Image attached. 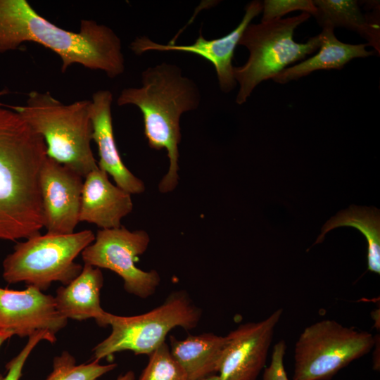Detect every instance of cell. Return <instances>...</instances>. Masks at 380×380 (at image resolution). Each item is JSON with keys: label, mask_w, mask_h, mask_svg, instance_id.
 Here are the masks:
<instances>
[{"label": "cell", "mask_w": 380, "mask_h": 380, "mask_svg": "<svg viewBox=\"0 0 380 380\" xmlns=\"http://www.w3.org/2000/svg\"><path fill=\"white\" fill-rule=\"evenodd\" d=\"M314 17L323 28L344 27L357 33L380 53V27L377 14L364 15L355 0H315Z\"/></svg>", "instance_id": "cell-19"}, {"label": "cell", "mask_w": 380, "mask_h": 380, "mask_svg": "<svg viewBox=\"0 0 380 380\" xmlns=\"http://www.w3.org/2000/svg\"><path fill=\"white\" fill-rule=\"evenodd\" d=\"M227 337L213 333L189 335L184 340L170 336V351L187 380H201L217 372Z\"/></svg>", "instance_id": "cell-18"}, {"label": "cell", "mask_w": 380, "mask_h": 380, "mask_svg": "<svg viewBox=\"0 0 380 380\" xmlns=\"http://www.w3.org/2000/svg\"><path fill=\"white\" fill-rule=\"evenodd\" d=\"M95 239L85 229L66 235L37 234L18 242L3 261V278L8 284L24 282L42 291L55 281L68 285L82 272L75 258Z\"/></svg>", "instance_id": "cell-6"}, {"label": "cell", "mask_w": 380, "mask_h": 380, "mask_svg": "<svg viewBox=\"0 0 380 380\" xmlns=\"http://www.w3.org/2000/svg\"><path fill=\"white\" fill-rule=\"evenodd\" d=\"M132 209L131 194L113 184L106 172L98 167L84 177L80 222L96 224L101 229L118 228Z\"/></svg>", "instance_id": "cell-15"}, {"label": "cell", "mask_w": 380, "mask_h": 380, "mask_svg": "<svg viewBox=\"0 0 380 380\" xmlns=\"http://www.w3.org/2000/svg\"><path fill=\"white\" fill-rule=\"evenodd\" d=\"M286 344L284 340L273 347L271 362L263 372L262 380H289L284 365Z\"/></svg>", "instance_id": "cell-25"}, {"label": "cell", "mask_w": 380, "mask_h": 380, "mask_svg": "<svg viewBox=\"0 0 380 380\" xmlns=\"http://www.w3.org/2000/svg\"><path fill=\"white\" fill-rule=\"evenodd\" d=\"M42 341L53 343L56 341V335L46 331H37L29 336L23 348L6 365L7 374L4 380H20L27 359L34 348Z\"/></svg>", "instance_id": "cell-24"}, {"label": "cell", "mask_w": 380, "mask_h": 380, "mask_svg": "<svg viewBox=\"0 0 380 380\" xmlns=\"http://www.w3.org/2000/svg\"><path fill=\"white\" fill-rule=\"evenodd\" d=\"M374 348L373 353V369L376 371L380 370V362H379V353H377V351L379 350V336H375V343L373 347Z\"/></svg>", "instance_id": "cell-26"}, {"label": "cell", "mask_w": 380, "mask_h": 380, "mask_svg": "<svg viewBox=\"0 0 380 380\" xmlns=\"http://www.w3.org/2000/svg\"><path fill=\"white\" fill-rule=\"evenodd\" d=\"M84 178L46 158L40 171L39 186L46 233H74L80 222Z\"/></svg>", "instance_id": "cell-11"}, {"label": "cell", "mask_w": 380, "mask_h": 380, "mask_svg": "<svg viewBox=\"0 0 380 380\" xmlns=\"http://www.w3.org/2000/svg\"><path fill=\"white\" fill-rule=\"evenodd\" d=\"M310 16L302 12L286 18L250 23L246 27L239 45L248 50L249 56L243 65L234 68V78L239 85L236 97L237 104L244 103L262 82L272 79L289 65L318 50L319 34L305 43L293 39L296 29Z\"/></svg>", "instance_id": "cell-5"}, {"label": "cell", "mask_w": 380, "mask_h": 380, "mask_svg": "<svg viewBox=\"0 0 380 380\" xmlns=\"http://www.w3.org/2000/svg\"><path fill=\"white\" fill-rule=\"evenodd\" d=\"M329 27L322 28L320 34L319 51L308 59L288 67L276 75L273 81L286 84L299 80L312 72L320 70H341L349 61L356 58H365L374 55L375 51H367V43L360 44H346L338 40Z\"/></svg>", "instance_id": "cell-17"}, {"label": "cell", "mask_w": 380, "mask_h": 380, "mask_svg": "<svg viewBox=\"0 0 380 380\" xmlns=\"http://www.w3.org/2000/svg\"><path fill=\"white\" fill-rule=\"evenodd\" d=\"M201 315V310L184 291L172 292L163 304L144 314L124 317L108 312L106 322L112 331L94 347L93 358L99 361L125 350L149 355L172 329L195 328Z\"/></svg>", "instance_id": "cell-7"}, {"label": "cell", "mask_w": 380, "mask_h": 380, "mask_svg": "<svg viewBox=\"0 0 380 380\" xmlns=\"http://www.w3.org/2000/svg\"><path fill=\"white\" fill-rule=\"evenodd\" d=\"M91 100L65 104L46 92L32 91L23 106H11L44 139L46 156L84 179L98 168L91 142Z\"/></svg>", "instance_id": "cell-4"}, {"label": "cell", "mask_w": 380, "mask_h": 380, "mask_svg": "<svg viewBox=\"0 0 380 380\" xmlns=\"http://www.w3.org/2000/svg\"><path fill=\"white\" fill-rule=\"evenodd\" d=\"M283 314L279 308L267 318L241 324L227 337L217 372L220 380H256L265 365L275 328Z\"/></svg>", "instance_id": "cell-10"}, {"label": "cell", "mask_w": 380, "mask_h": 380, "mask_svg": "<svg viewBox=\"0 0 380 380\" xmlns=\"http://www.w3.org/2000/svg\"><path fill=\"white\" fill-rule=\"evenodd\" d=\"M101 270L84 264L81 273L70 284L60 286L54 296L58 312L66 319L83 321L94 318L100 327H107L108 312L101 306L103 285Z\"/></svg>", "instance_id": "cell-16"}, {"label": "cell", "mask_w": 380, "mask_h": 380, "mask_svg": "<svg viewBox=\"0 0 380 380\" xmlns=\"http://www.w3.org/2000/svg\"><path fill=\"white\" fill-rule=\"evenodd\" d=\"M24 42L37 43L57 54L63 72L74 64L110 78L125 70L120 39L109 27L84 19L78 32L66 30L39 15L27 0H0V53Z\"/></svg>", "instance_id": "cell-2"}, {"label": "cell", "mask_w": 380, "mask_h": 380, "mask_svg": "<svg viewBox=\"0 0 380 380\" xmlns=\"http://www.w3.org/2000/svg\"><path fill=\"white\" fill-rule=\"evenodd\" d=\"M4 93H5V91L0 92V95L4 94Z\"/></svg>", "instance_id": "cell-30"}, {"label": "cell", "mask_w": 380, "mask_h": 380, "mask_svg": "<svg viewBox=\"0 0 380 380\" xmlns=\"http://www.w3.org/2000/svg\"><path fill=\"white\" fill-rule=\"evenodd\" d=\"M13 336H14V334L11 331L0 329V347L6 341L11 338ZM4 377L0 374V380H4Z\"/></svg>", "instance_id": "cell-27"}, {"label": "cell", "mask_w": 380, "mask_h": 380, "mask_svg": "<svg viewBox=\"0 0 380 380\" xmlns=\"http://www.w3.org/2000/svg\"><path fill=\"white\" fill-rule=\"evenodd\" d=\"M375 343L371 333L323 319L304 329L294 350L293 380H330Z\"/></svg>", "instance_id": "cell-8"}, {"label": "cell", "mask_w": 380, "mask_h": 380, "mask_svg": "<svg viewBox=\"0 0 380 380\" xmlns=\"http://www.w3.org/2000/svg\"><path fill=\"white\" fill-rule=\"evenodd\" d=\"M113 94L108 90H99L92 96L90 118L92 141L98 148V167L110 175L115 184L132 194L145 191L144 183L124 164L115 140L111 106Z\"/></svg>", "instance_id": "cell-14"}, {"label": "cell", "mask_w": 380, "mask_h": 380, "mask_svg": "<svg viewBox=\"0 0 380 380\" xmlns=\"http://www.w3.org/2000/svg\"><path fill=\"white\" fill-rule=\"evenodd\" d=\"M150 243L144 230L129 231L124 226L97 231L94 241L82 252L84 264L111 270L124 281L125 290L141 298L153 295L160 284L157 271H144L135 262Z\"/></svg>", "instance_id": "cell-9"}, {"label": "cell", "mask_w": 380, "mask_h": 380, "mask_svg": "<svg viewBox=\"0 0 380 380\" xmlns=\"http://www.w3.org/2000/svg\"><path fill=\"white\" fill-rule=\"evenodd\" d=\"M0 103V240L39 234L44 217L39 175L47 158L43 138Z\"/></svg>", "instance_id": "cell-1"}, {"label": "cell", "mask_w": 380, "mask_h": 380, "mask_svg": "<svg viewBox=\"0 0 380 380\" xmlns=\"http://www.w3.org/2000/svg\"><path fill=\"white\" fill-rule=\"evenodd\" d=\"M141 82V87L122 89L117 103L137 106L142 113L149 146L166 150L169 168L158 188L160 191L167 193L178 184L181 116L198 107L201 94L196 84L183 76L179 67L165 62L144 70Z\"/></svg>", "instance_id": "cell-3"}, {"label": "cell", "mask_w": 380, "mask_h": 380, "mask_svg": "<svg viewBox=\"0 0 380 380\" xmlns=\"http://www.w3.org/2000/svg\"><path fill=\"white\" fill-rule=\"evenodd\" d=\"M56 309L54 296L27 286L24 290L0 287V329L19 337L46 331L56 335L68 323Z\"/></svg>", "instance_id": "cell-13"}, {"label": "cell", "mask_w": 380, "mask_h": 380, "mask_svg": "<svg viewBox=\"0 0 380 380\" xmlns=\"http://www.w3.org/2000/svg\"><path fill=\"white\" fill-rule=\"evenodd\" d=\"M117 364L101 365L99 360L77 365L75 358L63 351L53 360V370L46 380H96L113 370Z\"/></svg>", "instance_id": "cell-21"}, {"label": "cell", "mask_w": 380, "mask_h": 380, "mask_svg": "<svg viewBox=\"0 0 380 380\" xmlns=\"http://www.w3.org/2000/svg\"><path fill=\"white\" fill-rule=\"evenodd\" d=\"M148 356V365L139 380H187L184 371L171 355L165 341Z\"/></svg>", "instance_id": "cell-22"}, {"label": "cell", "mask_w": 380, "mask_h": 380, "mask_svg": "<svg viewBox=\"0 0 380 380\" xmlns=\"http://www.w3.org/2000/svg\"><path fill=\"white\" fill-rule=\"evenodd\" d=\"M201 380H220V377L218 375H215V374H213V375H210V376H208L205 378H203Z\"/></svg>", "instance_id": "cell-29"}, {"label": "cell", "mask_w": 380, "mask_h": 380, "mask_svg": "<svg viewBox=\"0 0 380 380\" xmlns=\"http://www.w3.org/2000/svg\"><path fill=\"white\" fill-rule=\"evenodd\" d=\"M296 11H301L314 16L317 8L311 0H265L262 1L261 22L279 19Z\"/></svg>", "instance_id": "cell-23"}, {"label": "cell", "mask_w": 380, "mask_h": 380, "mask_svg": "<svg viewBox=\"0 0 380 380\" xmlns=\"http://www.w3.org/2000/svg\"><path fill=\"white\" fill-rule=\"evenodd\" d=\"M339 227H351L358 229L367 241V270L380 274V216L375 208L351 205L340 211L323 226L315 244L324 240L330 230Z\"/></svg>", "instance_id": "cell-20"}, {"label": "cell", "mask_w": 380, "mask_h": 380, "mask_svg": "<svg viewBox=\"0 0 380 380\" xmlns=\"http://www.w3.org/2000/svg\"><path fill=\"white\" fill-rule=\"evenodd\" d=\"M262 11V2L252 1L245 8V14L237 27L220 38L206 39L199 32L196 40L191 44H163L152 41L147 37H137L130 44V49L137 55L149 51H182L200 56L214 66L218 84L224 93L230 92L236 85L234 75L232 60L234 50L246 27L251 20Z\"/></svg>", "instance_id": "cell-12"}, {"label": "cell", "mask_w": 380, "mask_h": 380, "mask_svg": "<svg viewBox=\"0 0 380 380\" xmlns=\"http://www.w3.org/2000/svg\"><path fill=\"white\" fill-rule=\"evenodd\" d=\"M116 380H135V374L132 371H128L125 374L120 375Z\"/></svg>", "instance_id": "cell-28"}]
</instances>
